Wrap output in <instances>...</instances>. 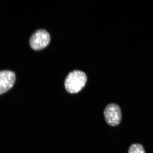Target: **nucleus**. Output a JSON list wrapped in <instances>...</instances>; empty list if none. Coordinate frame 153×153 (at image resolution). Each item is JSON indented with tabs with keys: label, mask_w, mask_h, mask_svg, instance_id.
<instances>
[{
	"label": "nucleus",
	"mask_w": 153,
	"mask_h": 153,
	"mask_svg": "<svg viewBox=\"0 0 153 153\" xmlns=\"http://www.w3.org/2000/svg\"><path fill=\"white\" fill-rule=\"evenodd\" d=\"M87 81V76L85 72L74 70L69 73L65 79V89L72 94L78 93L85 87Z\"/></svg>",
	"instance_id": "1"
},
{
	"label": "nucleus",
	"mask_w": 153,
	"mask_h": 153,
	"mask_svg": "<svg viewBox=\"0 0 153 153\" xmlns=\"http://www.w3.org/2000/svg\"><path fill=\"white\" fill-rule=\"evenodd\" d=\"M51 41V36L45 29L36 30L32 34L29 39L30 46L34 51L41 50L48 45Z\"/></svg>",
	"instance_id": "2"
},
{
	"label": "nucleus",
	"mask_w": 153,
	"mask_h": 153,
	"mask_svg": "<svg viewBox=\"0 0 153 153\" xmlns=\"http://www.w3.org/2000/svg\"><path fill=\"white\" fill-rule=\"evenodd\" d=\"M105 119L108 125L112 127L119 125L121 122L122 114L119 105L110 103L107 105L104 111Z\"/></svg>",
	"instance_id": "3"
},
{
	"label": "nucleus",
	"mask_w": 153,
	"mask_h": 153,
	"mask_svg": "<svg viewBox=\"0 0 153 153\" xmlns=\"http://www.w3.org/2000/svg\"><path fill=\"white\" fill-rule=\"evenodd\" d=\"M15 81L16 75L14 72L8 70L0 71V95L11 89Z\"/></svg>",
	"instance_id": "4"
},
{
	"label": "nucleus",
	"mask_w": 153,
	"mask_h": 153,
	"mask_svg": "<svg viewBox=\"0 0 153 153\" xmlns=\"http://www.w3.org/2000/svg\"><path fill=\"white\" fill-rule=\"evenodd\" d=\"M128 153H146L144 147L140 143H135L130 146Z\"/></svg>",
	"instance_id": "5"
}]
</instances>
